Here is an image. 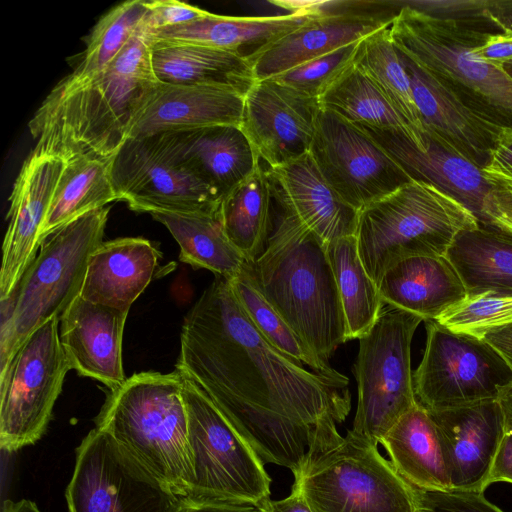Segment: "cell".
<instances>
[{"mask_svg": "<svg viewBox=\"0 0 512 512\" xmlns=\"http://www.w3.org/2000/svg\"><path fill=\"white\" fill-rule=\"evenodd\" d=\"M482 170L490 180L512 190V128L502 130Z\"/></svg>", "mask_w": 512, "mask_h": 512, "instance_id": "44", "label": "cell"}, {"mask_svg": "<svg viewBox=\"0 0 512 512\" xmlns=\"http://www.w3.org/2000/svg\"><path fill=\"white\" fill-rule=\"evenodd\" d=\"M176 512H262L260 507L251 504H232L183 500Z\"/></svg>", "mask_w": 512, "mask_h": 512, "instance_id": "47", "label": "cell"}, {"mask_svg": "<svg viewBox=\"0 0 512 512\" xmlns=\"http://www.w3.org/2000/svg\"><path fill=\"white\" fill-rule=\"evenodd\" d=\"M251 267L266 299L305 345L328 362L348 341L328 244L281 209Z\"/></svg>", "mask_w": 512, "mask_h": 512, "instance_id": "3", "label": "cell"}, {"mask_svg": "<svg viewBox=\"0 0 512 512\" xmlns=\"http://www.w3.org/2000/svg\"><path fill=\"white\" fill-rule=\"evenodd\" d=\"M429 412V411H428ZM439 431L452 490L483 492L505 434L498 400L429 412Z\"/></svg>", "mask_w": 512, "mask_h": 512, "instance_id": "20", "label": "cell"}, {"mask_svg": "<svg viewBox=\"0 0 512 512\" xmlns=\"http://www.w3.org/2000/svg\"><path fill=\"white\" fill-rule=\"evenodd\" d=\"M445 257L458 273L467 297H512V234L480 226L464 229Z\"/></svg>", "mask_w": 512, "mask_h": 512, "instance_id": "31", "label": "cell"}, {"mask_svg": "<svg viewBox=\"0 0 512 512\" xmlns=\"http://www.w3.org/2000/svg\"><path fill=\"white\" fill-rule=\"evenodd\" d=\"M478 223L432 184L412 180L359 211L356 240L361 261L379 284L395 263L414 256H445L455 236Z\"/></svg>", "mask_w": 512, "mask_h": 512, "instance_id": "7", "label": "cell"}, {"mask_svg": "<svg viewBox=\"0 0 512 512\" xmlns=\"http://www.w3.org/2000/svg\"><path fill=\"white\" fill-rule=\"evenodd\" d=\"M65 162L30 154L10 195L2 246L0 299L9 296L42 245L40 232Z\"/></svg>", "mask_w": 512, "mask_h": 512, "instance_id": "19", "label": "cell"}, {"mask_svg": "<svg viewBox=\"0 0 512 512\" xmlns=\"http://www.w3.org/2000/svg\"><path fill=\"white\" fill-rule=\"evenodd\" d=\"M328 255L344 312L347 339H360L372 329L385 304L361 261L355 235L328 243Z\"/></svg>", "mask_w": 512, "mask_h": 512, "instance_id": "36", "label": "cell"}, {"mask_svg": "<svg viewBox=\"0 0 512 512\" xmlns=\"http://www.w3.org/2000/svg\"><path fill=\"white\" fill-rule=\"evenodd\" d=\"M59 318L35 329L0 373V448L13 453L46 432L71 369L59 338Z\"/></svg>", "mask_w": 512, "mask_h": 512, "instance_id": "12", "label": "cell"}, {"mask_svg": "<svg viewBox=\"0 0 512 512\" xmlns=\"http://www.w3.org/2000/svg\"><path fill=\"white\" fill-rule=\"evenodd\" d=\"M152 217L162 223L180 247L179 259L194 268L207 269L228 280L246 264L245 257L227 237L217 213L182 214L155 212Z\"/></svg>", "mask_w": 512, "mask_h": 512, "instance_id": "33", "label": "cell"}, {"mask_svg": "<svg viewBox=\"0 0 512 512\" xmlns=\"http://www.w3.org/2000/svg\"><path fill=\"white\" fill-rule=\"evenodd\" d=\"M152 44L140 23L101 73L71 90L52 89L28 124L36 140L31 154L63 162L80 155L115 156L160 82L152 66Z\"/></svg>", "mask_w": 512, "mask_h": 512, "instance_id": "2", "label": "cell"}, {"mask_svg": "<svg viewBox=\"0 0 512 512\" xmlns=\"http://www.w3.org/2000/svg\"><path fill=\"white\" fill-rule=\"evenodd\" d=\"M230 281L233 293L257 330L277 349L319 373H335L328 362L317 357L262 293L251 262Z\"/></svg>", "mask_w": 512, "mask_h": 512, "instance_id": "39", "label": "cell"}, {"mask_svg": "<svg viewBox=\"0 0 512 512\" xmlns=\"http://www.w3.org/2000/svg\"><path fill=\"white\" fill-rule=\"evenodd\" d=\"M265 170L273 200L324 242L356 234L359 211L329 185L310 153Z\"/></svg>", "mask_w": 512, "mask_h": 512, "instance_id": "22", "label": "cell"}, {"mask_svg": "<svg viewBox=\"0 0 512 512\" xmlns=\"http://www.w3.org/2000/svg\"><path fill=\"white\" fill-rule=\"evenodd\" d=\"M127 311L96 304L80 295L59 318V338L71 369L110 390L126 377L122 341Z\"/></svg>", "mask_w": 512, "mask_h": 512, "instance_id": "21", "label": "cell"}, {"mask_svg": "<svg viewBox=\"0 0 512 512\" xmlns=\"http://www.w3.org/2000/svg\"><path fill=\"white\" fill-rule=\"evenodd\" d=\"M320 105L317 99L270 78L244 96L240 127L268 168L310 152Z\"/></svg>", "mask_w": 512, "mask_h": 512, "instance_id": "18", "label": "cell"}, {"mask_svg": "<svg viewBox=\"0 0 512 512\" xmlns=\"http://www.w3.org/2000/svg\"><path fill=\"white\" fill-rule=\"evenodd\" d=\"M495 482L512 483V432H505L495 455L487 486Z\"/></svg>", "mask_w": 512, "mask_h": 512, "instance_id": "46", "label": "cell"}, {"mask_svg": "<svg viewBox=\"0 0 512 512\" xmlns=\"http://www.w3.org/2000/svg\"><path fill=\"white\" fill-rule=\"evenodd\" d=\"M359 42L311 59L272 79L318 100L354 63Z\"/></svg>", "mask_w": 512, "mask_h": 512, "instance_id": "41", "label": "cell"}, {"mask_svg": "<svg viewBox=\"0 0 512 512\" xmlns=\"http://www.w3.org/2000/svg\"><path fill=\"white\" fill-rule=\"evenodd\" d=\"M316 12L245 17L209 12L206 16L186 24L148 32L153 43L196 44L242 52L243 47L253 46L256 50L298 28Z\"/></svg>", "mask_w": 512, "mask_h": 512, "instance_id": "30", "label": "cell"}, {"mask_svg": "<svg viewBox=\"0 0 512 512\" xmlns=\"http://www.w3.org/2000/svg\"><path fill=\"white\" fill-rule=\"evenodd\" d=\"M309 153L329 185L357 211L412 181L361 127L322 108Z\"/></svg>", "mask_w": 512, "mask_h": 512, "instance_id": "16", "label": "cell"}, {"mask_svg": "<svg viewBox=\"0 0 512 512\" xmlns=\"http://www.w3.org/2000/svg\"><path fill=\"white\" fill-rule=\"evenodd\" d=\"M318 102L320 108L357 126L402 132L417 145L408 125L355 62L325 91Z\"/></svg>", "mask_w": 512, "mask_h": 512, "instance_id": "37", "label": "cell"}, {"mask_svg": "<svg viewBox=\"0 0 512 512\" xmlns=\"http://www.w3.org/2000/svg\"><path fill=\"white\" fill-rule=\"evenodd\" d=\"M355 64L374 82L416 138L418 149H425L424 128L416 106L411 82L389 27L363 38Z\"/></svg>", "mask_w": 512, "mask_h": 512, "instance_id": "35", "label": "cell"}, {"mask_svg": "<svg viewBox=\"0 0 512 512\" xmlns=\"http://www.w3.org/2000/svg\"><path fill=\"white\" fill-rule=\"evenodd\" d=\"M419 316L385 305L372 329L359 340L354 365L358 400L351 431L374 445L417 402L411 344Z\"/></svg>", "mask_w": 512, "mask_h": 512, "instance_id": "9", "label": "cell"}, {"mask_svg": "<svg viewBox=\"0 0 512 512\" xmlns=\"http://www.w3.org/2000/svg\"><path fill=\"white\" fill-rule=\"evenodd\" d=\"M416 489V512H504L488 501L483 492Z\"/></svg>", "mask_w": 512, "mask_h": 512, "instance_id": "42", "label": "cell"}, {"mask_svg": "<svg viewBox=\"0 0 512 512\" xmlns=\"http://www.w3.org/2000/svg\"><path fill=\"white\" fill-rule=\"evenodd\" d=\"M334 419L317 427L295 488L313 512H416V489L378 451Z\"/></svg>", "mask_w": 512, "mask_h": 512, "instance_id": "6", "label": "cell"}, {"mask_svg": "<svg viewBox=\"0 0 512 512\" xmlns=\"http://www.w3.org/2000/svg\"><path fill=\"white\" fill-rule=\"evenodd\" d=\"M160 257L158 246L143 237L103 242L90 256L80 296L129 312L152 281Z\"/></svg>", "mask_w": 512, "mask_h": 512, "instance_id": "25", "label": "cell"}, {"mask_svg": "<svg viewBox=\"0 0 512 512\" xmlns=\"http://www.w3.org/2000/svg\"><path fill=\"white\" fill-rule=\"evenodd\" d=\"M111 158L80 155L65 162L40 232L43 243L52 233L96 209L118 201Z\"/></svg>", "mask_w": 512, "mask_h": 512, "instance_id": "32", "label": "cell"}, {"mask_svg": "<svg viewBox=\"0 0 512 512\" xmlns=\"http://www.w3.org/2000/svg\"><path fill=\"white\" fill-rule=\"evenodd\" d=\"M146 11L145 0H130L103 15L88 36L78 65L53 90L74 89L106 69L134 35Z\"/></svg>", "mask_w": 512, "mask_h": 512, "instance_id": "38", "label": "cell"}, {"mask_svg": "<svg viewBox=\"0 0 512 512\" xmlns=\"http://www.w3.org/2000/svg\"><path fill=\"white\" fill-rule=\"evenodd\" d=\"M504 73L512 80V59L499 66Z\"/></svg>", "mask_w": 512, "mask_h": 512, "instance_id": "53", "label": "cell"}, {"mask_svg": "<svg viewBox=\"0 0 512 512\" xmlns=\"http://www.w3.org/2000/svg\"><path fill=\"white\" fill-rule=\"evenodd\" d=\"M396 471L414 488L452 490L439 431L416 403L381 438Z\"/></svg>", "mask_w": 512, "mask_h": 512, "instance_id": "28", "label": "cell"}, {"mask_svg": "<svg viewBox=\"0 0 512 512\" xmlns=\"http://www.w3.org/2000/svg\"><path fill=\"white\" fill-rule=\"evenodd\" d=\"M385 305L436 320L467 297L466 289L445 256H414L388 268L378 284Z\"/></svg>", "mask_w": 512, "mask_h": 512, "instance_id": "26", "label": "cell"}, {"mask_svg": "<svg viewBox=\"0 0 512 512\" xmlns=\"http://www.w3.org/2000/svg\"><path fill=\"white\" fill-rule=\"evenodd\" d=\"M157 79L174 85H222L246 94L256 82L247 54L210 46L154 42Z\"/></svg>", "mask_w": 512, "mask_h": 512, "instance_id": "29", "label": "cell"}, {"mask_svg": "<svg viewBox=\"0 0 512 512\" xmlns=\"http://www.w3.org/2000/svg\"><path fill=\"white\" fill-rule=\"evenodd\" d=\"M435 321L453 332L483 339L491 331L512 325V297H466Z\"/></svg>", "mask_w": 512, "mask_h": 512, "instance_id": "40", "label": "cell"}, {"mask_svg": "<svg viewBox=\"0 0 512 512\" xmlns=\"http://www.w3.org/2000/svg\"><path fill=\"white\" fill-rule=\"evenodd\" d=\"M244 96L239 90L222 85L159 82L138 115L130 137L218 125L240 126Z\"/></svg>", "mask_w": 512, "mask_h": 512, "instance_id": "23", "label": "cell"}, {"mask_svg": "<svg viewBox=\"0 0 512 512\" xmlns=\"http://www.w3.org/2000/svg\"><path fill=\"white\" fill-rule=\"evenodd\" d=\"M262 512H313L298 490L292 488L288 497L281 500H265L259 505Z\"/></svg>", "mask_w": 512, "mask_h": 512, "instance_id": "48", "label": "cell"}, {"mask_svg": "<svg viewBox=\"0 0 512 512\" xmlns=\"http://www.w3.org/2000/svg\"><path fill=\"white\" fill-rule=\"evenodd\" d=\"M401 57L424 132L437 136L483 169L502 129L473 113L414 62L403 54Z\"/></svg>", "mask_w": 512, "mask_h": 512, "instance_id": "24", "label": "cell"}, {"mask_svg": "<svg viewBox=\"0 0 512 512\" xmlns=\"http://www.w3.org/2000/svg\"><path fill=\"white\" fill-rule=\"evenodd\" d=\"M182 394L192 463L186 500L259 506L269 499L270 477L249 443L209 397L184 376Z\"/></svg>", "mask_w": 512, "mask_h": 512, "instance_id": "8", "label": "cell"}, {"mask_svg": "<svg viewBox=\"0 0 512 512\" xmlns=\"http://www.w3.org/2000/svg\"><path fill=\"white\" fill-rule=\"evenodd\" d=\"M474 53L482 60L499 67L512 59V33L491 35Z\"/></svg>", "mask_w": 512, "mask_h": 512, "instance_id": "45", "label": "cell"}, {"mask_svg": "<svg viewBox=\"0 0 512 512\" xmlns=\"http://www.w3.org/2000/svg\"><path fill=\"white\" fill-rule=\"evenodd\" d=\"M498 401L504 415L505 432H512V384L500 393Z\"/></svg>", "mask_w": 512, "mask_h": 512, "instance_id": "51", "label": "cell"}, {"mask_svg": "<svg viewBox=\"0 0 512 512\" xmlns=\"http://www.w3.org/2000/svg\"><path fill=\"white\" fill-rule=\"evenodd\" d=\"M168 133L183 160L221 200L261 164L239 125Z\"/></svg>", "mask_w": 512, "mask_h": 512, "instance_id": "27", "label": "cell"}, {"mask_svg": "<svg viewBox=\"0 0 512 512\" xmlns=\"http://www.w3.org/2000/svg\"><path fill=\"white\" fill-rule=\"evenodd\" d=\"M486 13L505 33H512V0H486Z\"/></svg>", "mask_w": 512, "mask_h": 512, "instance_id": "49", "label": "cell"}, {"mask_svg": "<svg viewBox=\"0 0 512 512\" xmlns=\"http://www.w3.org/2000/svg\"><path fill=\"white\" fill-rule=\"evenodd\" d=\"M66 500L69 512H176L181 502L97 427L76 449Z\"/></svg>", "mask_w": 512, "mask_h": 512, "instance_id": "14", "label": "cell"}, {"mask_svg": "<svg viewBox=\"0 0 512 512\" xmlns=\"http://www.w3.org/2000/svg\"><path fill=\"white\" fill-rule=\"evenodd\" d=\"M483 340L496 348L512 367V325L487 333Z\"/></svg>", "mask_w": 512, "mask_h": 512, "instance_id": "50", "label": "cell"}, {"mask_svg": "<svg viewBox=\"0 0 512 512\" xmlns=\"http://www.w3.org/2000/svg\"><path fill=\"white\" fill-rule=\"evenodd\" d=\"M361 128L412 180L446 193L473 215L478 226L512 234V190L490 180L481 167L437 136L424 132L425 149L420 150L402 132Z\"/></svg>", "mask_w": 512, "mask_h": 512, "instance_id": "15", "label": "cell"}, {"mask_svg": "<svg viewBox=\"0 0 512 512\" xmlns=\"http://www.w3.org/2000/svg\"><path fill=\"white\" fill-rule=\"evenodd\" d=\"M118 201L135 212L217 213L221 198L175 149L168 132L130 137L112 164Z\"/></svg>", "mask_w": 512, "mask_h": 512, "instance_id": "13", "label": "cell"}, {"mask_svg": "<svg viewBox=\"0 0 512 512\" xmlns=\"http://www.w3.org/2000/svg\"><path fill=\"white\" fill-rule=\"evenodd\" d=\"M183 376L135 373L110 390L97 418L107 432L140 465L179 499L189 497L192 463Z\"/></svg>", "mask_w": 512, "mask_h": 512, "instance_id": "4", "label": "cell"}, {"mask_svg": "<svg viewBox=\"0 0 512 512\" xmlns=\"http://www.w3.org/2000/svg\"><path fill=\"white\" fill-rule=\"evenodd\" d=\"M147 8L141 25L153 32L178 26L206 16L209 12L177 0H145Z\"/></svg>", "mask_w": 512, "mask_h": 512, "instance_id": "43", "label": "cell"}, {"mask_svg": "<svg viewBox=\"0 0 512 512\" xmlns=\"http://www.w3.org/2000/svg\"><path fill=\"white\" fill-rule=\"evenodd\" d=\"M175 369L198 386L263 463L299 473L318 425L342 423L349 379L309 371L254 326L230 281L215 276L184 318Z\"/></svg>", "mask_w": 512, "mask_h": 512, "instance_id": "1", "label": "cell"}, {"mask_svg": "<svg viewBox=\"0 0 512 512\" xmlns=\"http://www.w3.org/2000/svg\"><path fill=\"white\" fill-rule=\"evenodd\" d=\"M425 322V348L413 372L416 402L432 412L498 400L512 384L502 354L483 339Z\"/></svg>", "mask_w": 512, "mask_h": 512, "instance_id": "11", "label": "cell"}, {"mask_svg": "<svg viewBox=\"0 0 512 512\" xmlns=\"http://www.w3.org/2000/svg\"><path fill=\"white\" fill-rule=\"evenodd\" d=\"M272 200L261 164L221 200L219 215L224 231L247 262H254L266 247Z\"/></svg>", "mask_w": 512, "mask_h": 512, "instance_id": "34", "label": "cell"}, {"mask_svg": "<svg viewBox=\"0 0 512 512\" xmlns=\"http://www.w3.org/2000/svg\"><path fill=\"white\" fill-rule=\"evenodd\" d=\"M2 512H43L32 501L22 499L19 501L6 500L3 504Z\"/></svg>", "mask_w": 512, "mask_h": 512, "instance_id": "52", "label": "cell"}, {"mask_svg": "<svg viewBox=\"0 0 512 512\" xmlns=\"http://www.w3.org/2000/svg\"><path fill=\"white\" fill-rule=\"evenodd\" d=\"M397 1L400 11L389 31L398 51L473 113L502 130L512 128V80L474 53L493 34Z\"/></svg>", "mask_w": 512, "mask_h": 512, "instance_id": "5", "label": "cell"}, {"mask_svg": "<svg viewBox=\"0 0 512 512\" xmlns=\"http://www.w3.org/2000/svg\"><path fill=\"white\" fill-rule=\"evenodd\" d=\"M399 11L397 0L322 1L319 11L301 26L247 54L255 79L275 77L361 41L390 27Z\"/></svg>", "mask_w": 512, "mask_h": 512, "instance_id": "17", "label": "cell"}, {"mask_svg": "<svg viewBox=\"0 0 512 512\" xmlns=\"http://www.w3.org/2000/svg\"><path fill=\"white\" fill-rule=\"evenodd\" d=\"M109 211L108 206L90 211L42 243L14 289L16 305L7 366L35 329L60 317L80 295L90 256L103 243Z\"/></svg>", "mask_w": 512, "mask_h": 512, "instance_id": "10", "label": "cell"}]
</instances>
